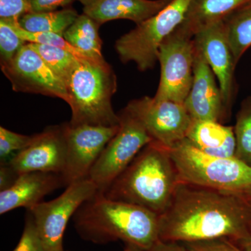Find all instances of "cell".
Wrapping results in <instances>:
<instances>
[{"label":"cell","instance_id":"cell-28","mask_svg":"<svg viewBox=\"0 0 251 251\" xmlns=\"http://www.w3.org/2000/svg\"><path fill=\"white\" fill-rule=\"evenodd\" d=\"M32 12L29 0H0V18L18 21L28 13Z\"/></svg>","mask_w":251,"mask_h":251},{"label":"cell","instance_id":"cell-16","mask_svg":"<svg viewBox=\"0 0 251 251\" xmlns=\"http://www.w3.org/2000/svg\"><path fill=\"white\" fill-rule=\"evenodd\" d=\"M64 186L62 175L58 173L36 171L19 175L14 184L0 192V214L20 207L31 209L46 195Z\"/></svg>","mask_w":251,"mask_h":251},{"label":"cell","instance_id":"cell-19","mask_svg":"<svg viewBox=\"0 0 251 251\" xmlns=\"http://www.w3.org/2000/svg\"><path fill=\"white\" fill-rule=\"evenodd\" d=\"M249 0H191L179 27L194 36L198 31L223 21Z\"/></svg>","mask_w":251,"mask_h":251},{"label":"cell","instance_id":"cell-27","mask_svg":"<svg viewBox=\"0 0 251 251\" xmlns=\"http://www.w3.org/2000/svg\"><path fill=\"white\" fill-rule=\"evenodd\" d=\"M25 218L22 237L13 251H48L39 237L34 219L29 211L27 210Z\"/></svg>","mask_w":251,"mask_h":251},{"label":"cell","instance_id":"cell-31","mask_svg":"<svg viewBox=\"0 0 251 251\" xmlns=\"http://www.w3.org/2000/svg\"><path fill=\"white\" fill-rule=\"evenodd\" d=\"M18 176L19 175H18L7 163H1V168H0V190L1 191H4L14 184Z\"/></svg>","mask_w":251,"mask_h":251},{"label":"cell","instance_id":"cell-11","mask_svg":"<svg viewBox=\"0 0 251 251\" xmlns=\"http://www.w3.org/2000/svg\"><path fill=\"white\" fill-rule=\"evenodd\" d=\"M65 125L67 159L62 175L68 186L88 177L104 148L118 131L119 125Z\"/></svg>","mask_w":251,"mask_h":251},{"label":"cell","instance_id":"cell-4","mask_svg":"<svg viewBox=\"0 0 251 251\" xmlns=\"http://www.w3.org/2000/svg\"><path fill=\"white\" fill-rule=\"evenodd\" d=\"M66 87L72 112L71 125H120L111 103L117 91V77L106 61L80 59Z\"/></svg>","mask_w":251,"mask_h":251},{"label":"cell","instance_id":"cell-3","mask_svg":"<svg viewBox=\"0 0 251 251\" xmlns=\"http://www.w3.org/2000/svg\"><path fill=\"white\" fill-rule=\"evenodd\" d=\"M81 237L96 243L121 240L149 251L159 241L158 216L130 203L112 201L97 192L74 216Z\"/></svg>","mask_w":251,"mask_h":251},{"label":"cell","instance_id":"cell-29","mask_svg":"<svg viewBox=\"0 0 251 251\" xmlns=\"http://www.w3.org/2000/svg\"><path fill=\"white\" fill-rule=\"evenodd\" d=\"M182 244L188 251H239L233 243L224 239Z\"/></svg>","mask_w":251,"mask_h":251},{"label":"cell","instance_id":"cell-20","mask_svg":"<svg viewBox=\"0 0 251 251\" xmlns=\"http://www.w3.org/2000/svg\"><path fill=\"white\" fill-rule=\"evenodd\" d=\"M100 25L85 14L79 15L63 37L86 57L93 60L103 62L102 41L99 34Z\"/></svg>","mask_w":251,"mask_h":251},{"label":"cell","instance_id":"cell-23","mask_svg":"<svg viewBox=\"0 0 251 251\" xmlns=\"http://www.w3.org/2000/svg\"><path fill=\"white\" fill-rule=\"evenodd\" d=\"M29 44L66 86L80 59L59 48L35 43Z\"/></svg>","mask_w":251,"mask_h":251},{"label":"cell","instance_id":"cell-34","mask_svg":"<svg viewBox=\"0 0 251 251\" xmlns=\"http://www.w3.org/2000/svg\"><path fill=\"white\" fill-rule=\"evenodd\" d=\"M124 251H147L140 249L139 247H135L133 245H126V247Z\"/></svg>","mask_w":251,"mask_h":251},{"label":"cell","instance_id":"cell-26","mask_svg":"<svg viewBox=\"0 0 251 251\" xmlns=\"http://www.w3.org/2000/svg\"><path fill=\"white\" fill-rule=\"evenodd\" d=\"M34 135H25L15 133L0 127V158L1 163H6L9 156L14 151H21L29 146L33 140Z\"/></svg>","mask_w":251,"mask_h":251},{"label":"cell","instance_id":"cell-37","mask_svg":"<svg viewBox=\"0 0 251 251\" xmlns=\"http://www.w3.org/2000/svg\"><path fill=\"white\" fill-rule=\"evenodd\" d=\"M58 251H65L64 250V249H62V250Z\"/></svg>","mask_w":251,"mask_h":251},{"label":"cell","instance_id":"cell-36","mask_svg":"<svg viewBox=\"0 0 251 251\" xmlns=\"http://www.w3.org/2000/svg\"><path fill=\"white\" fill-rule=\"evenodd\" d=\"M236 246V245H235ZM236 247H237V246H236ZM238 248V247H237ZM238 249H239V251H243L242 250H241L240 249H239V248H238Z\"/></svg>","mask_w":251,"mask_h":251},{"label":"cell","instance_id":"cell-24","mask_svg":"<svg viewBox=\"0 0 251 251\" xmlns=\"http://www.w3.org/2000/svg\"><path fill=\"white\" fill-rule=\"evenodd\" d=\"M234 130L235 157L251 166V97L243 100Z\"/></svg>","mask_w":251,"mask_h":251},{"label":"cell","instance_id":"cell-5","mask_svg":"<svg viewBox=\"0 0 251 251\" xmlns=\"http://www.w3.org/2000/svg\"><path fill=\"white\" fill-rule=\"evenodd\" d=\"M171 153L182 182L224 191L251 188V166L236 157L207 154L186 138L171 148Z\"/></svg>","mask_w":251,"mask_h":251},{"label":"cell","instance_id":"cell-32","mask_svg":"<svg viewBox=\"0 0 251 251\" xmlns=\"http://www.w3.org/2000/svg\"><path fill=\"white\" fill-rule=\"evenodd\" d=\"M148 251H188L182 243L158 241Z\"/></svg>","mask_w":251,"mask_h":251},{"label":"cell","instance_id":"cell-12","mask_svg":"<svg viewBox=\"0 0 251 251\" xmlns=\"http://www.w3.org/2000/svg\"><path fill=\"white\" fill-rule=\"evenodd\" d=\"M1 69L15 92L42 94L69 102L65 85L29 43L23 46L11 62L1 65Z\"/></svg>","mask_w":251,"mask_h":251},{"label":"cell","instance_id":"cell-17","mask_svg":"<svg viewBox=\"0 0 251 251\" xmlns=\"http://www.w3.org/2000/svg\"><path fill=\"white\" fill-rule=\"evenodd\" d=\"M172 0H96L85 6L84 14L101 25L112 20L126 19L138 24L154 16Z\"/></svg>","mask_w":251,"mask_h":251},{"label":"cell","instance_id":"cell-13","mask_svg":"<svg viewBox=\"0 0 251 251\" xmlns=\"http://www.w3.org/2000/svg\"><path fill=\"white\" fill-rule=\"evenodd\" d=\"M65 124L34 135L32 143L6 162L18 175L29 172L62 174L67 159Z\"/></svg>","mask_w":251,"mask_h":251},{"label":"cell","instance_id":"cell-25","mask_svg":"<svg viewBox=\"0 0 251 251\" xmlns=\"http://www.w3.org/2000/svg\"><path fill=\"white\" fill-rule=\"evenodd\" d=\"M27 41L18 35L12 26L0 19V63L1 65L11 62Z\"/></svg>","mask_w":251,"mask_h":251},{"label":"cell","instance_id":"cell-2","mask_svg":"<svg viewBox=\"0 0 251 251\" xmlns=\"http://www.w3.org/2000/svg\"><path fill=\"white\" fill-rule=\"evenodd\" d=\"M180 182L171 150L152 141L102 193L108 199L141 206L159 216L168 208Z\"/></svg>","mask_w":251,"mask_h":251},{"label":"cell","instance_id":"cell-14","mask_svg":"<svg viewBox=\"0 0 251 251\" xmlns=\"http://www.w3.org/2000/svg\"><path fill=\"white\" fill-rule=\"evenodd\" d=\"M193 40L217 78L225 105L230 112L235 95L234 69L237 65L226 37L224 21L198 31Z\"/></svg>","mask_w":251,"mask_h":251},{"label":"cell","instance_id":"cell-8","mask_svg":"<svg viewBox=\"0 0 251 251\" xmlns=\"http://www.w3.org/2000/svg\"><path fill=\"white\" fill-rule=\"evenodd\" d=\"M194 57L193 36L179 26L160 46L161 77L153 98L184 103L192 86Z\"/></svg>","mask_w":251,"mask_h":251},{"label":"cell","instance_id":"cell-21","mask_svg":"<svg viewBox=\"0 0 251 251\" xmlns=\"http://www.w3.org/2000/svg\"><path fill=\"white\" fill-rule=\"evenodd\" d=\"M226 37L237 65L251 46V0L232 11L223 20Z\"/></svg>","mask_w":251,"mask_h":251},{"label":"cell","instance_id":"cell-30","mask_svg":"<svg viewBox=\"0 0 251 251\" xmlns=\"http://www.w3.org/2000/svg\"><path fill=\"white\" fill-rule=\"evenodd\" d=\"M32 12L56 11L72 4L74 0H29Z\"/></svg>","mask_w":251,"mask_h":251},{"label":"cell","instance_id":"cell-6","mask_svg":"<svg viewBox=\"0 0 251 251\" xmlns=\"http://www.w3.org/2000/svg\"><path fill=\"white\" fill-rule=\"evenodd\" d=\"M191 1L172 0L159 12L121 36L115 45L120 60L134 62L140 72L153 69L160 46L184 21Z\"/></svg>","mask_w":251,"mask_h":251},{"label":"cell","instance_id":"cell-1","mask_svg":"<svg viewBox=\"0 0 251 251\" xmlns=\"http://www.w3.org/2000/svg\"><path fill=\"white\" fill-rule=\"evenodd\" d=\"M159 240L189 243L251 238V209L237 191L179 183L168 208L158 216Z\"/></svg>","mask_w":251,"mask_h":251},{"label":"cell","instance_id":"cell-35","mask_svg":"<svg viewBox=\"0 0 251 251\" xmlns=\"http://www.w3.org/2000/svg\"><path fill=\"white\" fill-rule=\"evenodd\" d=\"M80 2L82 3V4L85 6H89V5L93 4L96 0H78Z\"/></svg>","mask_w":251,"mask_h":251},{"label":"cell","instance_id":"cell-7","mask_svg":"<svg viewBox=\"0 0 251 251\" xmlns=\"http://www.w3.org/2000/svg\"><path fill=\"white\" fill-rule=\"evenodd\" d=\"M118 115V131L107 144L87 177L99 193L105 192L140 150L153 141L145 126L128 107Z\"/></svg>","mask_w":251,"mask_h":251},{"label":"cell","instance_id":"cell-10","mask_svg":"<svg viewBox=\"0 0 251 251\" xmlns=\"http://www.w3.org/2000/svg\"><path fill=\"white\" fill-rule=\"evenodd\" d=\"M126 107L139 118L153 141L170 150L186 138L192 125L184 103L144 97Z\"/></svg>","mask_w":251,"mask_h":251},{"label":"cell","instance_id":"cell-15","mask_svg":"<svg viewBox=\"0 0 251 251\" xmlns=\"http://www.w3.org/2000/svg\"><path fill=\"white\" fill-rule=\"evenodd\" d=\"M215 77L202 52L195 45L193 83L184 103L193 120L223 123L229 118L230 112L225 105Z\"/></svg>","mask_w":251,"mask_h":251},{"label":"cell","instance_id":"cell-22","mask_svg":"<svg viewBox=\"0 0 251 251\" xmlns=\"http://www.w3.org/2000/svg\"><path fill=\"white\" fill-rule=\"evenodd\" d=\"M78 16L77 11L71 8L45 12H31L20 18L18 24L29 32L54 33L63 36Z\"/></svg>","mask_w":251,"mask_h":251},{"label":"cell","instance_id":"cell-18","mask_svg":"<svg viewBox=\"0 0 251 251\" xmlns=\"http://www.w3.org/2000/svg\"><path fill=\"white\" fill-rule=\"evenodd\" d=\"M186 139L195 148L211 156L235 157L233 127L218 122L193 120Z\"/></svg>","mask_w":251,"mask_h":251},{"label":"cell","instance_id":"cell-9","mask_svg":"<svg viewBox=\"0 0 251 251\" xmlns=\"http://www.w3.org/2000/svg\"><path fill=\"white\" fill-rule=\"evenodd\" d=\"M98 192L89 178L72 183L55 199L41 202L27 209L34 219L36 229L48 251L63 249V236L68 222L86 201Z\"/></svg>","mask_w":251,"mask_h":251},{"label":"cell","instance_id":"cell-33","mask_svg":"<svg viewBox=\"0 0 251 251\" xmlns=\"http://www.w3.org/2000/svg\"><path fill=\"white\" fill-rule=\"evenodd\" d=\"M233 244L243 251H251V238L247 240L235 243V244L233 243Z\"/></svg>","mask_w":251,"mask_h":251}]
</instances>
